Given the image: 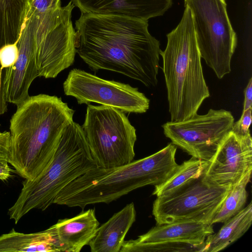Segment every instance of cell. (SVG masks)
I'll return each mask as SVG.
<instances>
[{"label":"cell","mask_w":252,"mask_h":252,"mask_svg":"<svg viewBox=\"0 0 252 252\" xmlns=\"http://www.w3.org/2000/svg\"><path fill=\"white\" fill-rule=\"evenodd\" d=\"M252 222L251 202L237 214L223 222L217 232L208 236L203 252H217L224 249L241 237L248 230Z\"/></svg>","instance_id":"d6986e66"},{"label":"cell","mask_w":252,"mask_h":252,"mask_svg":"<svg viewBox=\"0 0 252 252\" xmlns=\"http://www.w3.org/2000/svg\"><path fill=\"white\" fill-rule=\"evenodd\" d=\"M244 101L243 110L245 111L252 107V78L251 77L244 91Z\"/></svg>","instance_id":"83f0119b"},{"label":"cell","mask_w":252,"mask_h":252,"mask_svg":"<svg viewBox=\"0 0 252 252\" xmlns=\"http://www.w3.org/2000/svg\"><path fill=\"white\" fill-rule=\"evenodd\" d=\"M134 203L126 204L97 228L89 243L92 252H120L126 236L136 220Z\"/></svg>","instance_id":"e0dca14e"},{"label":"cell","mask_w":252,"mask_h":252,"mask_svg":"<svg viewBox=\"0 0 252 252\" xmlns=\"http://www.w3.org/2000/svg\"><path fill=\"white\" fill-rule=\"evenodd\" d=\"M18 56L17 43L6 45L0 51V63L2 70L11 67Z\"/></svg>","instance_id":"cb8c5ba5"},{"label":"cell","mask_w":252,"mask_h":252,"mask_svg":"<svg viewBox=\"0 0 252 252\" xmlns=\"http://www.w3.org/2000/svg\"><path fill=\"white\" fill-rule=\"evenodd\" d=\"M29 9V0H0V51L17 43ZM3 70L0 63V107L5 103L2 88Z\"/></svg>","instance_id":"ac0fdd59"},{"label":"cell","mask_w":252,"mask_h":252,"mask_svg":"<svg viewBox=\"0 0 252 252\" xmlns=\"http://www.w3.org/2000/svg\"><path fill=\"white\" fill-rule=\"evenodd\" d=\"M61 0H29V10L43 13L61 7Z\"/></svg>","instance_id":"d4e9b609"},{"label":"cell","mask_w":252,"mask_h":252,"mask_svg":"<svg viewBox=\"0 0 252 252\" xmlns=\"http://www.w3.org/2000/svg\"><path fill=\"white\" fill-rule=\"evenodd\" d=\"M81 13L129 17L148 21L163 15L172 0H70Z\"/></svg>","instance_id":"5bb4252c"},{"label":"cell","mask_w":252,"mask_h":252,"mask_svg":"<svg viewBox=\"0 0 252 252\" xmlns=\"http://www.w3.org/2000/svg\"><path fill=\"white\" fill-rule=\"evenodd\" d=\"M64 94L74 97L79 104L95 102L123 112L144 113L150 100L129 84L100 78L83 70L70 71L63 83Z\"/></svg>","instance_id":"8fae6325"},{"label":"cell","mask_w":252,"mask_h":252,"mask_svg":"<svg viewBox=\"0 0 252 252\" xmlns=\"http://www.w3.org/2000/svg\"><path fill=\"white\" fill-rule=\"evenodd\" d=\"M209 162L191 157L181 165L164 183L155 186L153 195L157 197L169 195L192 180L201 176Z\"/></svg>","instance_id":"44dd1931"},{"label":"cell","mask_w":252,"mask_h":252,"mask_svg":"<svg viewBox=\"0 0 252 252\" xmlns=\"http://www.w3.org/2000/svg\"><path fill=\"white\" fill-rule=\"evenodd\" d=\"M1 133V132H0V133Z\"/></svg>","instance_id":"f546056e"},{"label":"cell","mask_w":252,"mask_h":252,"mask_svg":"<svg viewBox=\"0 0 252 252\" xmlns=\"http://www.w3.org/2000/svg\"><path fill=\"white\" fill-rule=\"evenodd\" d=\"M177 146L172 143L145 158L124 165L94 168L65 186L54 204L83 210L88 205L109 204L138 188L160 185L176 171Z\"/></svg>","instance_id":"3957f363"},{"label":"cell","mask_w":252,"mask_h":252,"mask_svg":"<svg viewBox=\"0 0 252 252\" xmlns=\"http://www.w3.org/2000/svg\"><path fill=\"white\" fill-rule=\"evenodd\" d=\"M11 170L7 160H0V180L5 181L11 176Z\"/></svg>","instance_id":"f1b7e54d"},{"label":"cell","mask_w":252,"mask_h":252,"mask_svg":"<svg viewBox=\"0 0 252 252\" xmlns=\"http://www.w3.org/2000/svg\"><path fill=\"white\" fill-rule=\"evenodd\" d=\"M167 45L160 55L167 92L171 121L196 114L210 96L202 70L192 18L187 6L177 26L166 35Z\"/></svg>","instance_id":"277c9868"},{"label":"cell","mask_w":252,"mask_h":252,"mask_svg":"<svg viewBox=\"0 0 252 252\" xmlns=\"http://www.w3.org/2000/svg\"><path fill=\"white\" fill-rule=\"evenodd\" d=\"M252 171V139L231 131L219 147L202 177L217 186H233Z\"/></svg>","instance_id":"7c38bea8"},{"label":"cell","mask_w":252,"mask_h":252,"mask_svg":"<svg viewBox=\"0 0 252 252\" xmlns=\"http://www.w3.org/2000/svg\"><path fill=\"white\" fill-rule=\"evenodd\" d=\"M234 117L230 111L210 109L181 121L167 122L162 127L173 144L191 157L209 161L232 130Z\"/></svg>","instance_id":"30bf717a"},{"label":"cell","mask_w":252,"mask_h":252,"mask_svg":"<svg viewBox=\"0 0 252 252\" xmlns=\"http://www.w3.org/2000/svg\"><path fill=\"white\" fill-rule=\"evenodd\" d=\"M96 167L82 126L72 121L64 129L46 169L35 179L23 182L17 199L8 210L9 219L17 224L33 209L45 210L65 186Z\"/></svg>","instance_id":"5b68a950"},{"label":"cell","mask_w":252,"mask_h":252,"mask_svg":"<svg viewBox=\"0 0 252 252\" xmlns=\"http://www.w3.org/2000/svg\"><path fill=\"white\" fill-rule=\"evenodd\" d=\"M74 7L70 1L65 6L43 13L28 9L38 77L54 78L73 63L76 33L71 14Z\"/></svg>","instance_id":"52a82bcc"},{"label":"cell","mask_w":252,"mask_h":252,"mask_svg":"<svg viewBox=\"0 0 252 252\" xmlns=\"http://www.w3.org/2000/svg\"><path fill=\"white\" fill-rule=\"evenodd\" d=\"M252 107L243 111L240 119L233 123L231 131L236 134L245 135L250 133L249 127L252 123Z\"/></svg>","instance_id":"484cf974"},{"label":"cell","mask_w":252,"mask_h":252,"mask_svg":"<svg viewBox=\"0 0 252 252\" xmlns=\"http://www.w3.org/2000/svg\"><path fill=\"white\" fill-rule=\"evenodd\" d=\"M148 26L129 17L81 13L75 23L76 53L93 71L116 72L155 87L161 50Z\"/></svg>","instance_id":"6da1fadb"},{"label":"cell","mask_w":252,"mask_h":252,"mask_svg":"<svg viewBox=\"0 0 252 252\" xmlns=\"http://www.w3.org/2000/svg\"><path fill=\"white\" fill-rule=\"evenodd\" d=\"M59 252L51 232L48 229L31 233L12 229L0 236V252Z\"/></svg>","instance_id":"ffe728a7"},{"label":"cell","mask_w":252,"mask_h":252,"mask_svg":"<svg viewBox=\"0 0 252 252\" xmlns=\"http://www.w3.org/2000/svg\"><path fill=\"white\" fill-rule=\"evenodd\" d=\"M251 174L242 178L232 186L220 209L213 218L211 224L223 223L241 211L245 206L248 193L246 187L251 180Z\"/></svg>","instance_id":"7402d4cb"},{"label":"cell","mask_w":252,"mask_h":252,"mask_svg":"<svg viewBox=\"0 0 252 252\" xmlns=\"http://www.w3.org/2000/svg\"><path fill=\"white\" fill-rule=\"evenodd\" d=\"M189 9L198 48L219 79L231 71L237 37L230 23L225 0H184Z\"/></svg>","instance_id":"ba28073f"},{"label":"cell","mask_w":252,"mask_h":252,"mask_svg":"<svg viewBox=\"0 0 252 252\" xmlns=\"http://www.w3.org/2000/svg\"><path fill=\"white\" fill-rule=\"evenodd\" d=\"M214 232L211 224L194 220L177 221L156 224L146 233L130 241L135 244L187 242L201 245Z\"/></svg>","instance_id":"2e32d148"},{"label":"cell","mask_w":252,"mask_h":252,"mask_svg":"<svg viewBox=\"0 0 252 252\" xmlns=\"http://www.w3.org/2000/svg\"><path fill=\"white\" fill-rule=\"evenodd\" d=\"M17 107L10 122L7 161L22 178L33 180L51 161L74 110L61 97L46 94L30 96Z\"/></svg>","instance_id":"7a4b0ae2"},{"label":"cell","mask_w":252,"mask_h":252,"mask_svg":"<svg viewBox=\"0 0 252 252\" xmlns=\"http://www.w3.org/2000/svg\"><path fill=\"white\" fill-rule=\"evenodd\" d=\"M17 46L16 62L3 70L2 88L5 101L17 106L29 97L30 87L38 77L32 26L27 16Z\"/></svg>","instance_id":"4fadbf2b"},{"label":"cell","mask_w":252,"mask_h":252,"mask_svg":"<svg viewBox=\"0 0 252 252\" xmlns=\"http://www.w3.org/2000/svg\"><path fill=\"white\" fill-rule=\"evenodd\" d=\"M232 187L215 185L202 175L169 195L157 197L152 208L156 223L194 220L211 224Z\"/></svg>","instance_id":"9c48e42d"},{"label":"cell","mask_w":252,"mask_h":252,"mask_svg":"<svg viewBox=\"0 0 252 252\" xmlns=\"http://www.w3.org/2000/svg\"><path fill=\"white\" fill-rule=\"evenodd\" d=\"M99 225L95 210L90 209L72 218L59 220L48 229L59 252H79L94 236Z\"/></svg>","instance_id":"9a60e30c"},{"label":"cell","mask_w":252,"mask_h":252,"mask_svg":"<svg viewBox=\"0 0 252 252\" xmlns=\"http://www.w3.org/2000/svg\"><path fill=\"white\" fill-rule=\"evenodd\" d=\"M205 243L195 245L187 242H161L135 244L125 241L120 252H203Z\"/></svg>","instance_id":"603a6c76"},{"label":"cell","mask_w":252,"mask_h":252,"mask_svg":"<svg viewBox=\"0 0 252 252\" xmlns=\"http://www.w3.org/2000/svg\"><path fill=\"white\" fill-rule=\"evenodd\" d=\"M10 148L9 132H1L0 134V160L8 159Z\"/></svg>","instance_id":"4316f807"},{"label":"cell","mask_w":252,"mask_h":252,"mask_svg":"<svg viewBox=\"0 0 252 252\" xmlns=\"http://www.w3.org/2000/svg\"><path fill=\"white\" fill-rule=\"evenodd\" d=\"M81 126L97 167L112 168L133 160L136 129L123 112L88 104Z\"/></svg>","instance_id":"8992f818"}]
</instances>
